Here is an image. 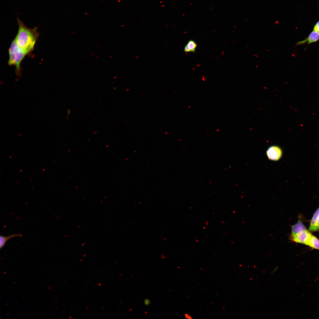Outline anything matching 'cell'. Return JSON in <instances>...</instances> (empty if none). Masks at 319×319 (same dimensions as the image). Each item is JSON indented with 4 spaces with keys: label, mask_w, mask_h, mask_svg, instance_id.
I'll use <instances>...</instances> for the list:
<instances>
[{
    "label": "cell",
    "mask_w": 319,
    "mask_h": 319,
    "mask_svg": "<svg viewBox=\"0 0 319 319\" xmlns=\"http://www.w3.org/2000/svg\"><path fill=\"white\" fill-rule=\"evenodd\" d=\"M316 224L318 227L319 228V215L317 219Z\"/></svg>",
    "instance_id": "cell-14"
},
{
    "label": "cell",
    "mask_w": 319,
    "mask_h": 319,
    "mask_svg": "<svg viewBox=\"0 0 319 319\" xmlns=\"http://www.w3.org/2000/svg\"><path fill=\"white\" fill-rule=\"evenodd\" d=\"M266 154L268 158L272 161H278L281 157L282 151L281 148L276 145L270 147L267 149Z\"/></svg>",
    "instance_id": "cell-4"
},
{
    "label": "cell",
    "mask_w": 319,
    "mask_h": 319,
    "mask_svg": "<svg viewBox=\"0 0 319 319\" xmlns=\"http://www.w3.org/2000/svg\"><path fill=\"white\" fill-rule=\"evenodd\" d=\"M319 40V32L313 30L308 37L305 40L298 42L296 45H298L307 43L308 45L317 42Z\"/></svg>",
    "instance_id": "cell-5"
},
{
    "label": "cell",
    "mask_w": 319,
    "mask_h": 319,
    "mask_svg": "<svg viewBox=\"0 0 319 319\" xmlns=\"http://www.w3.org/2000/svg\"><path fill=\"white\" fill-rule=\"evenodd\" d=\"M319 215V207L315 212L311 219L308 229L309 231L315 232L319 231V228L318 227L316 224L317 219Z\"/></svg>",
    "instance_id": "cell-7"
},
{
    "label": "cell",
    "mask_w": 319,
    "mask_h": 319,
    "mask_svg": "<svg viewBox=\"0 0 319 319\" xmlns=\"http://www.w3.org/2000/svg\"><path fill=\"white\" fill-rule=\"evenodd\" d=\"M313 30L319 32V20L317 22L314 26Z\"/></svg>",
    "instance_id": "cell-11"
},
{
    "label": "cell",
    "mask_w": 319,
    "mask_h": 319,
    "mask_svg": "<svg viewBox=\"0 0 319 319\" xmlns=\"http://www.w3.org/2000/svg\"><path fill=\"white\" fill-rule=\"evenodd\" d=\"M185 317L186 318L188 319H192V318L191 316L188 315V314H185Z\"/></svg>",
    "instance_id": "cell-13"
},
{
    "label": "cell",
    "mask_w": 319,
    "mask_h": 319,
    "mask_svg": "<svg viewBox=\"0 0 319 319\" xmlns=\"http://www.w3.org/2000/svg\"><path fill=\"white\" fill-rule=\"evenodd\" d=\"M9 58L8 64L9 66L14 65L16 67L15 73L18 77L22 76L21 62L27 55L19 47L14 39L12 41L9 49Z\"/></svg>",
    "instance_id": "cell-2"
},
{
    "label": "cell",
    "mask_w": 319,
    "mask_h": 319,
    "mask_svg": "<svg viewBox=\"0 0 319 319\" xmlns=\"http://www.w3.org/2000/svg\"><path fill=\"white\" fill-rule=\"evenodd\" d=\"M307 245L312 248L319 250V240L312 234Z\"/></svg>",
    "instance_id": "cell-8"
},
{
    "label": "cell",
    "mask_w": 319,
    "mask_h": 319,
    "mask_svg": "<svg viewBox=\"0 0 319 319\" xmlns=\"http://www.w3.org/2000/svg\"><path fill=\"white\" fill-rule=\"evenodd\" d=\"M278 268V266H277V267H276V268H274V270H273V271H272V272H271V274H273V273H274V272H275V271H276V270L277 269V268Z\"/></svg>",
    "instance_id": "cell-15"
},
{
    "label": "cell",
    "mask_w": 319,
    "mask_h": 319,
    "mask_svg": "<svg viewBox=\"0 0 319 319\" xmlns=\"http://www.w3.org/2000/svg\"><path fill=\"white\" fill-rule=\"evenodd\" d=\"M144 303L146 305H148L150 304V301L147 299H145L144 300Z\"/></svg>",
    "instance_id": "cell-12"
},
{
    "label": "cell",
    "mask_w": 319,
    "mask_h": 319,
    "mask_svg": "<svg viewBox=\"0 0 319 319\" xmlns=\"http://www.w3.org/2000/svg\"><path fill=\"white\" fill-rule=\"evenodd\" d=\"M186 45L189 48L190 52H194L197 46L196 42L193 40H189Z\"/></svg>",
    "instance_id": "cell-10"
},
{
    "label": "cell",
    "mask_w": 319,
    "mask_h": 319,
    "mask_svg": "<svg viewBox=\"0 0 319 319\" xmlns=\"http://www.w3.org/2000/svg\"><path fill=\"white\" fill-rule=\"evenodd\" d=\"M19 234H13L8 236H0V248H2L5 245L6 242L10 238L14 237L21 236Z\"/></svg>",
    "instance_id": "cell-9"
},
{
    "label": "cell",
    "mask_w": 319,
    "mask_h": 319,
    "mask_svg": "<svg viewBox=\"0 0 319 319\" xmlns=\"http://www.w3.org/2000/svg\"><path fill=\"white\" fill-rule=\"evenodd\" d=\"M17 20L18 28L15 38L19 47L27 55H28L33 50L39 36V33L37 31L38 28L36 27L32 29L27 27L18 17H17Z\"/></svg>",
    "instance_id": "cell-1"
},
{
    "label": "cell",
    "mask_w": 319,
    "mask_h": 319,
    "mask_svg": "<svg viewBox=\"0 0 319 319\" xmlns=\"http://www.w3.org/2000/svg\"><path fill=\"white\" fill-rule=\"evenodd\" d=\"M311 235L310 231L307 230L291 235L290 239L296 243L307 245Z\"/></svg>",
    "instance_id": "cell-3"
},
{
    "label": "cell",
    "mask_w": 319,
    "mask_h": 319,
    "mask_svg": "<svg viewBox=\"0 0 319 319\" xmlns=\"http://www.w3.org/2000/svg\"><path fill=\"white\" fill-rule=\"evenodd\" d=\"M291 235H294L302 231L307 230L300 217L297 222L291 227Z\"/></svg>",
    "instance_id": "cell-6"
}]
</instances>
